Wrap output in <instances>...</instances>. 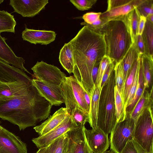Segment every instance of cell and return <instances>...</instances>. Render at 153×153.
<instances>
[{
  "instance_id": "cell-1",
  "label": "cell",
  "mask_w": 153,
  "mask_h": 153,
  "mask_svg": "<svg viewBox=\"0 0 153 153\" xmlns=\"http://www.w3.org/2000/svg\"><path fill=\"white\" fill-rule=\"evenodd\" d=\"M73 50L74 76L91 97L95 88L91 72L106 55L104 35L85 25L70 42Z\"/></svg>"
},
{
  "instance_id": "cell-2",
  "label": "cell",
  "mask_w": 153,
  "mask_h": 153,
  "mask_svg": "<svg viewBox=\"0 0 153 153\" xmlns=\"http://www.w3.org/2000/svg\"><path fill=\"white\" fill-rule=\"evenodd\" d=\"M52 106L34 85L23 96L10 100H0V118L17 125L20 131L24 130L47 118Z\"/></svg>"
},
{
  "instance_id": "cell-3",
  "label": "cell",
  "mask_w": 153,
  "mask_h": 153,
  "mask_svg": "<svg viewBox=\"0 0 153 153\" xmlns=\"http://www.w3.org/2000/svg\"><path fill=\"white\" fill-rule=\"evenodd\" d=\"M34 85L23 70L0 59V100H7L23 96Z\"/></svg>"
},
{
  "instance_id": "cell-4",
  "label": "cell",
  "mask_w": 153,
  "mask_h": 153,
  "mask_svg": "<svg viewBox=\"0 0 153 153\" xmlns=\"http://www.w3.org/2000/svg\"><path fill=\"white\" fill-rule=\"evenodd\" d=\"M104 35L106 55L115 64L123 59L132 44L130 33L122 21L108 22L100 30Z\"/></svg>"
},
{
  "instance_id": "cell-5",
  "label": "cell",
  "mask_w": 153,
  "mask_h": 153,
  "mask_svg": "<svg viewBox=\"0 0 153 153\" xmlns=\"http://www.w3.org/2000/svg\"><path fill=\"white\" fill-rule=\"evenodd\" d=\"M115 80L112 71L100 92L97 127L108 135L116 122L114 88Z\"/></svg>"
},
{
  "instance_id": "cell-6",
  "label": "cell",
  "mask_w": 153,
  "mask_h": 153,
  "mask_svg": "<svg viewBox=\"0 0 153 153\" xmlns=\"http://www.w3.org/2000/svg\"><path fill=\"white\" fill-rule=\"evenodd\" d=\"M153 105L146 108L135 120L133 139L147 153H153Z\"/></svg>"
},
{
  "instance_id": "cell-7",
  "label": "cell",
  "mask_w": 153,
  "mask_h": 153,
  "mask_svg": "<svg viewBox=\"0 0 153 153\" xmlns=\"http://www.w3.org/2000/svg\"><path fill=\"white\" fill-rule=\"evenodd\" d=\"M60 86L68 114L71 115L76 106L89 113L84 97L85 90L74 75L66 77Z\"/></svg>"
},
{
  "instance_id": "cell-8",
  "label": "cell",
  "mask_w": 153,
  "mask_h": 153,
  "mask_svg": "<svg viewBox=\"0 0 153 153\" xmlns=\"http://www.w3.org/2000/svg\"><path fill=\"white\" fill-rule=\"evenodd\" d=\"M135 120L130 118L116 123L110 136L111 151L113 153H120L128 140L133 139Z\"/></svg>"
},
{
  "instance_id": "cell-9",
  "label": "cell",
  "mask_w": 153,
  "mask_h": 153,
  "mask_svg": "<svg viewBox=\"0 0 153 153\" xmlns=\"http://www.w3.org/2000/svg\"><path fill=\"white\" fill-rule=\"evenodd\" d=\"M31 69L33 72L34 79L56 85L60 86L66 77L57 67L42 61H38Z\"/></svg>"
},
{
  "instance_id": "cell-10",
  "label": "cell",
  "mask_w": 153,
  "mask_h": 153,
  "mask_svg": "<svg viewBox=\"0 0 153 153\" xmlns=\"http://www.w3.org/2000/svg\"><path fill=\"white\" fill-rule=\"evenodd\" d=\"M143 0H108L106 10L102 13L100 19L107 22L128 14L137 8Z\"/></svg>"
},
{
  "instance_id": "cell-11",
  "label": "cell",
  "mask_w": 153,
  "mask_h": 153,
  "mask_svg": "<svg viewBox=\"0 0 153 153\" xmlns=\"http://www.w3.org/2000/svg\"><path fill=\"white\" fill-rule=\"evenodd\" d=\"M69 114L63 121L55 128L47 133L33 138L32 142L39 148L47 146L55 139L68 131L77 128Z\"/></svg>"
},
{
  "instance_id": "cell-12",
  "label": "cell",
  "mask_w": 153,
  "mask_h": 153,
  "mask_svg": "<svg viewBox=\"0 0 153 153\" xmlns=\"http://www.w3.org/2000/svg\"><path fill=\"white\" fill-rule=\"evenodd\" d=\"M83 131L87 143L93 153H103L108 149L110 142L108 135L102 130L87 129L85 126Z\"/></svg>"
},
{
  "instance_id": "cell-13",
  "label": "cell",
  "mask_w": 153,
  "mask_h": 153,
  "mask_svg": "<svg viewBox=\"0 0 153 153\" xmlns=\"http://www.w3.org/2000/svg\"><path fill=\"white\" fill-rule=\"evenodd\" d=\"M0 153H27V145L4 128L0 131Z\"/></svg>"
},
{
  "instance_id": "cell-14",
  "label": "cell",
  "mask_w": 153,
  "mask_h": 153,
  "mask_svg": "<svg viewBox=\"0 0 153 153\" xmlns=\"http://www.w3.org/2000/svg\"><path fill=\"white\" fill-rule=\"evenodd\" d=\"M48 3V0H10L14 12L23 17H32L39 14Z\"/></svg>"
},
{
  "instance_id": "cell-15",
  "label": "cell",
  "mask_w": 153,
  "mask_h": 153,
  "mask_svg": "<svg viewBox=\"0 0 153 153\" xmlns=\"http://www.w3.org/2000/svg\"><path fill=\"white\" fill-rule=\"evenodd\" d=\"M33 85L41 95L52 105L59 106L65 103L62 90L59 86L37 80L32 79Z\"/></svg>"
},
{
  "instance_id": "cell-16",
  "label": "cell",
  "mask_w": 153,
  "mask_h": 153,
  "mask_svg": "<svg viewBox=\"0 0 153 153\" xmlns=\"http://www.w3.org/2000/svg\"><path fill=\"white\" fill-rule=\"evenodd\" d=\"M56 35L53 31L36 30L25 27L22 33V38L31 44L47 45L55 40Z\"/></svg>"
},
{
  "instance_id": "cell-17",
  "label": "cell",
  "mask_w": 153,
  "mask_h": 153,
  "mask_svg": "<svg viewBox=\"0 0 153 153\" xmlns=\"http://www.w3.org/2000/svg\"><path fill=\"white\" fill-rule=\"evenodd\" d=\"M83 126L68 131L70 137L69 153H93L86 140Z\"/></svg>"
},
{
  "instance_id": "cell-18",
  "label": "cell",
  "mask_w": 153,
  "mask_h": 153,
  "mask_svg": "<svg viewBox=\"0 0 153 153\" xmlns=\"http://www.w3.org/2000/svg\"><path fill=\"white\" fill-rule=\"evenodd\" d=\"M1 33L0 32V59L31 74L24 66V59L15 55L6 43L5 41L7 39L2 37Z\"/></svg>"
},
{
  "instance_id": "cell-19",
  "label": "cell",
  "mask_w": 153,
  "mask_h": 153,
  "mask_svg": "<svg viewBox=\"0 0 153 153\" xmlns=\"http://www.w3.org/2000/svg\"><path fill=\"white\" fill-rule=\"evenodd\" d=\"M68 115L65 108H61L45 121L33 128L39 136L51 131L60 124Z\"/></svg>"
},
{
  "instance_id": "cell-20",
  "label": "cell",
  "mask_w": 153,
  "mask_h": 153,
  "mask_svg": "<svg viewBox=\"0 0 153 153\" xmlns=\"http://www.w3.org/2000/svg\"><path fill=\"white\" fill-rule=\"evenodd\" d=\"M140 16L136 8L126 15L114 20H121L125 23L130 33L132 43H134L138 35Z\"/></svg>"
},
{
  "instance_id": "cell-21",
  "label": "cell",
  "mask_w": 153,
  "mask_h": 153,
  "mask_svg": "<svg viewBox=\"0 0 153 153\" xmlns=\"http://www.w3.org/2000/svg\"><path fill=\"white\" fill-rule=\"evenodd\" d=\"M153 87L149 91L146 89L144 90L129 117L136 120L146 108L153 105Z\"/></svg>"
},
{
  "instance_id": "cell-22",
  "label": "cell",
  "mask_w": 153,
  "mask_h": 153,
  "mask_svg": "<svg viewBox=\"0 0 153 153\" xmlns=\"http://www.w3.org/2000/svg\"><path fill=\"white\" fill-rule=\"evenodd\" d=\"M59 60L65 70L69 74L73 73L74 66L73 50L70 42L65 43L60 50Z\"/></svg>"
},
{
  "instance_id": "cell-23",
  "label": "cell",
  "mask_w": 153,
  "mask_h": 153,
  "mask_svg": "<svg viewBox=\"0 0 153 153\" xmlns=\"http://www.w3.org/2000/svg\"><path fill=\"white\" fill-rule=\"evenodd\" d=\"M102 89H97L95 87L91 96L88 123L90 126L93 128H97L99 99Z\"/></svg>"
},
{
  "instance_id": "cell-24",
  "label": "cell",
  "mask_w": 153,
  "mask_h": 153,
  "mask_svg": "<svg viewBox=\"0 0 153 153\" xmlns=\"http://www.w3.org/2000/svg\"><path fill=\"white\" fill-rule=\"evenodd\" d=\"M144 79L141 56L137 87L134 97L126 109V118L129 117L130 114L141 97L144 91Z\"/></svg>"
},
{
  "instance_id": "cell-25",
  "label": "cell",
  "mask_w": 153,
  "mask_h": 153,
  "mask_svg": "<svg viewBox=\"0 0 153 153\" xmlns=\"http://www.w3.org/2000/svg\"><path fill=\"white\" fill-rule=\"evenodd\" d=\"M141 60L144 79V90L149 91L153 87V57L144 54L141 56Z\"/></svg>"
},
{
  "instance_id": "cell-26",
  "label": "cell",
  "mask_w": 153,
  "mask_h": 153,
  "mask_svg": "<svg viewBox=\"0 0 153 153\" xmlns=\"http://www.w3.org/2000/svg\"><path fill=\"white\" fill-rule=\"evenodd\" d=\"M69 142L68 131L54 140L48 146L49 153H68Z\"/></svg>"
},
{
  "instance_id": "cell-27",
  "label": "cell",
  "mask_w": 153,
  "mask_h": 153,
  "mask_svg": "<svg viewBox=\"0 0 153 153\" xmlns=\"http://www.w3.org/2000/svg\"><path fill=\"white\" fill-rule=\"evenodd\" d=\"M139 56L136 50L135 44L134 43L122 59L125 84L134 63Z\"/></svg>"
},
{
  "instance_id": "cell-28",
  "label": "cell",
  "mask_w": 153,
  "mask_h": 153,
  "mask_svg": "<svg viewBox=\"0 0 153 153\" xmlns=\"http://www.w3.org/2000/svg\"><path fill=\"white\" fill-rule=\"evenodd\" d=\"M141 36L145 47V54L153 57V24L147 20Z\"/></svg>"
},
{
  "instance_id": "cell-29",
  "label": "cell",
  "mask_w": 153,
  "mask_h": 153,
  "mask_svg": "<svg viewBox=\"0 0 153 153\" xmlns=\"http://www.w3.org/2000/svg\"><path fill=\"white\" fill-rule=\"evenodd\" d=\"M16 23L14 16L7 11L0 10V32L15 33Z\"/></svg>"
},
{
  "instance_id": "cell-30",
  "label": "cell",
  "mask_w": 153,
  "mask_h": 153,
  "mask_svg": "<svg viewBox=\"0 0 153 153\" xmlns=\"http://www.w3.org/2000/svg\"><path fill=\"white\" fill-rule=\"evenodd\" d=\"M140 56H139L134 63L126 80L123 91L121 94L124 108L128 94L133 84L136 72L140 63Z\"/></svg>"
},
{
  "instance_id": "cell-31",
  "label": "cell",
  "mask_w": 153,
  "mask_h": 153,
  "mask_svg": "<svg viewBox=\"0 0 153 153\" xmlns=\"http://www.w3.org/2000/svg\"><path fill=\"white\" fill-rule=\"evenodd\" d=\"M114 97L116 123L126 119V115L121 95L116 85L114 88Z\"/></svg>"
},
{
  "instance_id": "cell-32",
  "label": "cell",
  "mask_w": 153,
  "mask_h": 153,
  "mask_svg": "<svg viewBox=\"0 0 153 153\" xmlns=\"http://www.w3.org/2000/svg\"><path fill=\"white\" fill-rule=\"evenodd\" d=\"M114 71L115 74V85L121 95L125 85L123 64L122 59L115 64Z\"/></svg>"
},
{
  "instance_id": "cell-33",
  "label": "cell",
  "mask_w": 153,
  "mask_h": 153,
  "mask_svg": "<svg viewBox=\"0 0 153 153\" xmlns=\"http://www.w3.org/2000/svg\"><path fill=\"white\" fill-rule=\"evenodd\" d=\"M76 125L78 127L83 126L89 121V113L76 106L71 115Z\"/></svg>"
},
{
  "instance_id": "cell-34",
  "label": "cell",
  "mask_w": 153,
  "mask_h": 153,
  "mask_svg": "<svg viewBox=\"0 0 153 153\" xmlns=\"http://www.w3.org/2000/svg\"><path fill=\"white\" fill-rule=\"evenodd\" d=\"M112 62L111 59L106 55L101 60L99 66L97 74L94 84L95 87L101 89V85L103 75L108 65Z\"/></svg>"
},
{
  "instance_id": "cell-35",
  "label": "cell",
  "mask_w": 153,
  "mask_h": 153,
  "mask_svg": "<svg viewBox=\"0 0 153 153\" xmlns=\"http://www.w3.org/2000/svg\"><path fill=\"white\" fill-rule=\"evenodd\" d=\"M137 8L140 15L146 18L153 14V0H143Z\"/></svg>"
},
{
  "instance_id": "cell-36",
  "label": "cell",
  "mask_w": 153,
  "mask_h": 153,
  "mask_svg": "<svg viewBox=\"0 0 153 153\" xmlns=\"http://www.w3.org/2000/svg\"><path fill=\"white\" fill-rule=\"evenodd\" d=\"M97 0H70V1L79 10L84 11L90 9Z\"/></svg>"
},
{
  "instance_id": "cell-37",
  "label": "cell",
  "mask_w": 153,
  "mask_h": 153,
  "mask_svg": "<svg viewBox=\"0 0 153 153\" xmlns=\"http://www.w3.org/2000/svg\"><path fill=\"white\" fill-rule=\"evenodd\" d=\"M140 63L139 65L137 68L135 76L132 85L130 89L128 94L127 99L125 105V109L126 111V109L129 102L132 100L134 95L138 83V74L139 70Z\"/></svg>"
},
{
  "instance_id": "cell-38",
  "label": "cell",
  "mask_w": 153,
  "mask_h": 153,
  "mask_svg": "<svg viewBox=\"0 0 153 153\" xmlns=\"http://www.w3.org/2000/svg\"><path fill=\"white\" fill-rule=\"evenodd\" d=\"M101 12H91L85 14L82 16L84 22H83L88 25H91L100 19Z\"/></svg>"
},
{
  "instance_id": "cell-39",
  "label": "cell",
  "mask_w": 153,
  "mask_h": 153,
  "mask_svg": "<svg viewBox=\"0 0 153 153\" xmlns=\"http://www.w3.org/2000/svg\"><path fill=\"white\" fill-rule=\"evenodd\" d=\"M108 22L105 21L100 19L91 25L87 24L84 23L83 22L81 23V25H86L91 30L96 32L100 33L101 29Z\"/></svg>"
},
{
  "instance_id": "cell-40",
  "label": "cell",
  "mask_w": 153,
  "mask_h": 153,
  "mask_svg": "<svg viewBox=\"0 0 153 153\" xmlns=\"http://www.w3.org/2000/svg\"><path fill=\"white\" fill-rule=\"evenodd\" d=\"M134 43L136 50L140 56L146 54L145 47L141 35H137Z\"/></svg>"
},
{
  "instance_id": "cell-41",
  "label": "cell",
  "mask_w": 153,
  "mask_h": 153,
  "mask_svg": "<svg viewBox=\"0 0 153 153\" xmlns=\"http://www.w3.org/2000/svg\"><path fill=\"white\" fill-rule=\"evenodd\" d=\"M115 64L112 62L108 65V66L102 77L101 85V89L103 86L107 81L111 73L113 71Z\"/></svg>"
},
{
  "instance_id": "cell-42",
  "label": "cell",
  "mask_w": 153,
  "mask_h": 153,
  "mask_svg": "<svg viewBox=\"0 0 153 153\" xmlns=\"http://www.w3.org/2000/svg\"><path fill=\"white\" fill-rule=\"evenodd\" d=\"M133 140L127 142L120 153H138L134 144Z\"/></svg>"
},
{
  "instance_id": "cell-43",
  "label": "cell",
  "mask_w": 153,
  "mask_h": 153,
  "mask_svg": "<svg viewBox=\"0 0 153 153\" xmlns=\"http://www.w3.org/2000/svg\"><path fill=\"white\" fill-rule=\"evenodd\" d=\"M146 21V18L141 16L138 26V35H142L145 28Z\"/></svg>"
},
{
  "instance_id": "cell-44",
  "label": "cell",
  "mask_w": 153,
  "mask_h": 153,
  "mask_svg": "<svg viewBox=\"0 0 153 153\" xmlns=\"http://www.w3.org/2000/svg\"><path fill=\"white\" fill-rule=\"evenodd\" d=\"M100 63L95 64L94 65L91 72L92 79L94 86L97 77Z\"/></svg>"
},
{
  "instance_id": "cell-45",
  "label": "cell",
  "mask_w": 153,
  "mask_h": 153,
  "mask_svg": "<svg viewBox=\"0 0 153 153\" xmlns=\"http://www.w3.org/2000/svg\"><path fill=\"white\" fill-rule=\"evenodd\" d=\"M134 144L138 153H147L146 151L135 141L133 140Z\"/></svg>"
},
{
  "instance_id": "cell-46",
  "label": "cell",
  "mask_w": 153,
  "mask_h": 153,
  "mask_svg": "<svg viewBox=\"0 0 153 153\" xmlns=\"http://www.w3.org/2000/svg\"><path fill=\"white\" fill-rule=\"evenodd\" d=\"M84 94L86 102L90 110L91 103V97L85 90L84 91Z\"/></svg>"
},
{
  "instance_id": "cell-47",
  "label": "cell",
  "mask_w": 153,
  "mask_h": 153,
  "mask_svg": "<svg viewBox=\"0 0 153 153\" xmlns=\"http://www.w3.org/2000/svg\"><path fill=\"white\" fill-rule=\"evenodd\" d=\"M36 153H49L48 146L39 148Z\"/></svg>"
},
{
  "instance_id": "cell-48",
  "label": "cell",
  "mask_w": 153,
  "mask_h": 153,
  "mask_svg": "<svg viewBox=\"0 0 153 153\" xmlns=\"http://www.w3.org/2000/svg\"><path fill=\"white\" fill-rule=\"evenodd\" d=\"M146 20L153 24V14L150 15L146 17Z\"/></svg>"
},
{
  "instance_id": "cell-49",
  "label": "cell",
  "mask_w": 153,
  "mask_h": 153,
  "mask_svg": "<svg viewBox=\"0 0 153 153\" xmlns=\"http://www.w3.org/2000/svg\"><path fill=\"white\" fill-rule=\"evenodd\" d=\"M103 153H113V152L109 150L108 151H106Z\"/></svg>"
},
{
  "instance_id": "cell-50",
  "label": "cell",
  "mask_w": 153,
  "mask_h": 153,
  "mask_svg": "<svg viewBox=\"0 0 153 153\" xmlns=\"http://www.w3.org/2000/svg\"><path fill=\"white\" fill-rule=\"evenodd\" d=\"M3 127L2 126H1L0 125V131H1L2 129L3 128Z\"/></svg>"
},
{
  "instance_id": "cell-51",
  "label": "cell",
  "mask_w": 153,
  "mask_h": 153,
  "mask_svg": "<svg viewBox=\"0 0 153 153\" xmlns=\"http://www.w3.org/2000/svg\"><path fill=\"white\" fill-rule=\"evenodd\" d=\"M4 1L3 0H0V4L2 3L3 1Z\"/></svg>"
},
{
  "instance_id": "cell-52",
  "label": "cell",
  "mask_w": 153,
  "mask_h": 153,
  "mask_svg": "<svg viewBox=\"0 0 153 153\" xmlns=\"http://www.w3.org/2000/svg\"><path fill=\"white\" fill-rule=\"evenodd\" d=\"M68 153H69L68 152Z\"/></svg>"
}]
</instances>
